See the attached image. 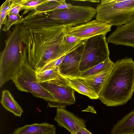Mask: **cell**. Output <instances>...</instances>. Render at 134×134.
I'll return each mask as SVG.
<instances>
[{
	"mask_svg": "<svg viewBox=\"0 0 134 134\" xmlns=\"http://www.w3.org/2000/svg\"><path fill=\"white\" fill-rule=\"evenodd\" d=\"M71 26L29 29L21 26L23 44L26 49L27 60L37 73L43 66L66 54L82 40L68 44L65 37Z\"/></svg>",
	"mask_w": 134,
	"mask_h": 134,
	"instance_id": "obj_1",
	"label": "cell"
},
{
	"mask_svg": "<svg viewBox=\"0 0 134 134\" xmlns=\"http://www.w3.org/2000/svg\"><path fill=\"white\" fill-rule=\"evenodd\" d=\"M134 92V61L125 58L114 63L99 94L98 99L108 106L125 104Z\"/></svg>",
	"mask_w": 134,
	"mask_h": 134,
	"instance_id": "obj_2",
	"label": "cell"
},
{
	"mask_svg": "<svg viewBox=\"0 0 134 134\" xmlns=\"http://www.w3.org/2000/svg\"><path fill=\"white\" fill-rule=\"evenodd\" d=\"M20 24L9 30L5 46L0 55V87H2L17 72L27 60L26 47L23 46Z\"/></svg>",
	"mask_w": 134,
	"mask_h": 134,
	"instance_id": "obj_3",
	"label": "cell"
},
{
	"mask_svg": "<svg viewBox=\"0 0 134 134\" xmlns=\"http://www.w3.org/2000/svg\"><path fill=\"white\" fill-rule=\"evenodd\" d=\"M96 14V9L92 7L72 5L66 9L39 12L36 15L35 21L41 28L62 25L74 26L91 21Z\"/></svg>",
	"mask_w": 134,
	"mask_h": 134,
	"instance_id": "obj_4",
	"label": "cell"
},
{
	"mask_svg": "<svg viewBox=\"0 0 134 134\" xmlns=\"http://www.w3.org/2000/svg\"><path fill=\"white\" fill-rule=\"evenodd\" d=\"M96 10V19L112 26L134 20V0H101Z\"/></svg>",
	"mask_w": 134,
	"mask_h": 134,
	"instance_id": "obj_5",
	"label": "cell"
},
{
	"mask_svg": "<svg viewBox=\"0 0 134 134\" xmlns=\"http://www.w3.org/2000/svg\"><path fill=\"white\" fill-rule=\"evenodd\" d=\"M11 80L18 90L30 92L35 97L42 98L47 101L49 107H54L56 100L38 81L36 71L27 60Z\"/></svg>",
	"mask_w": 134,
	"mask_h": 134,
	"instance_id": "obj_6",
	"label": "cell"
},
{
	"mask_svg": "<svg viewBox=\"0 0 134 134\" xmlns=\"http://www.w3.org/2000/svg\"><path fill=\"white\" fill-rule=\"evenodd\" d=\"M106 35H97L86 40L80 64V72L109 58Z\"/></svg>",
	"mask_w": 134,
	"mask_h": 134,
	"instance_id": "obj_7",
	"label": "cell"
},
{
	"mask_svg": "<svg viewBox=\"0 0 134 134\" xmlns=\"http://www.w3.org/2000/svg\"><path fill=\"white\" fill-rule=\"evenodd\" d=\"M40 83L56 100L54 108H64L75 103V90L62 76L58 79Z\"/></svg>",
	"mask_w": 134,
	"mask_h": 134,
	"instance_id": "obj_8",
	"label": "cell"
},
{
	"mask_svg": "<svg viewBox=\"0 0 134 134\" xmlns=\"http://www.w3.org/2000/svg\"><path fill=\"white\" fill-rule=\"evenodd\" d=\"M109 24L96 19L69 28L68 34L85 40L97 35L106 34L111 30Z\"/></svg>",
	"mask_w": 134,
	"mask_h": 134,
	"instance_id": "obj_9",
	"label": "cell"
},
{
	"mask_svg": "<svg viewBox=\"0 0 134 134\" xmlns=\"http://www.w3.org/2000/svg\"><path fill=\"white\" fill-rule=\"evenodd\" d=\"M106 40L108 43L134 48V20L117 26Z\"/></svg>",
	"mask_w": 134,
	"mask_h": 134,
	"instance_id": "obj_10",
	"label": "cell"
},
{
	"mask_svg": "<svg viewBox=\"0 0 134 134\" xmlns=\"http://www.w3.org/2000/svg\"><path fill=\"white\" fill-rule=\"evenodd\" d=\"M54 120L60 126L67 129L71 134H76L80 127L86 128L85 121L64 108H58Z\"/></svg>",
	"mask_w": 134,
	"mask_h": 134,
	"instance_id": "obj_11",
	"label": "cell"
},
{
	"mask_svg": "<svg viewBox=\"0 0 134 134\" xmlns=\"http://www.w3.org/2000/svg\"><path fill=\"white\" fill-rule=\"evenodd\" d=\"M86 39L80 44L77 52L69 62L65 65L59 68L60 74L72 77L80 76V64Z\"/></svg>",
	"mask_w": 134,
	"mask_h": 134,
	"instance_id": "obj_12",
	"label": "cell"
},
{
	"mask_svg": "<svg viewBox=\"0 0 134 134\" xmlns=\"http://www.w3.org/2000/svg\"><path fill=\"white\" fill-rule=\"evenodd\" d=\"M60 75L74 90L88 97L91 99H98V95L88 85L83 78L80 77H72Z\"/></svg>",
	"mask_w": 134,
	"mask_h": 134,
	"instance_id": "obj_13",
	"label": "cell"
},
{
	"mask_svg": "<svg viewBox=\"0 0 134 134\" xmlns=\"http://www.w3.org/2000/svg\"><path fill=\"white\" fill-rule=\"evenodd\" d=\"M56 128L53 125L46 122L35 123L16 129L12 134H56Z\"/></svg>",
	"mask_w": 134,
	"mask_h": 134,
	"instance_id": "obj_14",
	"label": "cell"
},
{
	"mask_svg": "<svg viewBox=\"0 0 134 134\" xmlns=\"http://www.w3.org/2000/svg\"><path fill=\"white\" fill-rule=\"evenodd\" d=\"M110 134H134V109L118 121Z\"/></svg>",
	"mask_w": 134,
	"mask_h": 134,
	"instance_id": "obj_15",
	"label": "cell"
},
{
	"mask_svg": "<svg viewBox=\"0 0 134 134\" xmlns=\"http://www.w3.org/2000/svg\"><path fill=\"white\" fill-rule=\"evenodd\" d=\"M1 103L6 110L16 116L21 117L23 111L9 91H2Z\"/></svg>",
	"mask_w": 134,
	"mask_h": 134,
	"instance_id": "obj_16",
	"label": "cell"
},
{
	"mask_svg": "<svg viewBox=\"0 0 134 134\" xmlns=\"http://www.w3.org/2000/svg\"><path fill=\"white\" fill-rule=\"evenodd\" d=\"M112 68L92 76L83 78L88 85L93 89L98 96Z\"/></svg>",
	"mask_w": 134,
	"mask_h": 134,
	"instance_id": "obj_17",
	"label": "cell"
},
{
	"mask_svg": "<svg viewBox=\"0 0 134 134\" xmlns=\"http://www.w3.org/2000/svg\"><path fill=\"white\" fill-rule=\"evenodd\" d=\"M114 64V62L109 58L104 62L81 72L80 77L85 78L92 76L104 71L111 69Z\"/></svg>",
	"mask_w": 134,
	"mask_h": 134,
	"instance_id": "obj_18",
	"label": "cell"
},
{
	"mask_svg": "<svg viewBox=\"0 0 134 134\" xmlns=\"http://www.w3.org/2000/svg\"><path fill=\"white\" fill-rule=\"evenodd\" d=\"M61 77L59 67L36 73L37 79L40 83L57 79Z\"/></svg>",
	"mask_w": 134,
	"mask_h": 134,
	"instance_id": "obj_19",
	"label": "cell"
},
{
	"mask_svg": "<svg viewBox=\"0 0 134 134\" xmlns=\"http://www.w3.org/2000/svg\"><path fill=\"white\" fill-rule=\"evenodd\" d=\"M15 0H7L5 1L0 7V28L1 29L3 25H5L7 23L8 16L14 6Z\"/></svg>",
	"mask_w": 134,
	"mask_h": 134,
	"instance_id": "obj_20",
	"label": "cell"
},
{
	"mask_svg": "<svg viewBox=\"0 0 134 134\" xmlns=\"http://www.w3.org/2000/svg\"><path fill=\"white\" fill-rule=\"evenodd\" d=\"M47 2V0H20V3L23 6L21 10H24L23 15L30 11L36 10L38 6Z\"/></svg>",
	"mask_w": 134,
	"mask_h": 134,
	"instance_id": "obj_21",
	"label": "cell"
},
{
	"mask_svg": "<svg viewBox=\"0 0 134 134\" xmlns=\"http://www.w3.org/2000/svg\"><path fill=\"white\" fill-rule=\"evenodd\" d=\"M47 0V2L38 6L35 11L41 12L52 11L60 4L66 2L65 0Z\"/></svg>",
	"mask_w": 134,
	"mask_h": 134,
	"instance_id": "obj_22",
	"label": "cell"
},
{
	"mask_svg": "<svg viewBox=\"0 0 134 134\" xmlns=\"http://www.w3.org/2000/svg\"><path fill=\"white\" fill-rule=\"evenodd\" d=\"M24 20L23 15H15L9 14L8 15L7 23L2 30L4 32L8 31L13 25L21 24Z\"/></svg>",
	"mask_w": 134,
	"mask_h": 134,
	"instance_id": "obj_23",
	"label": "cell"
},
{
	"mask_svg": "<svg viewBox=\"0 0 134 134\" xmlns=\"http://www.w3.org/2000/svg\"><path fill=\"white\" fill-rule=\"evenodd\" d=\"M66 54L59 59L47 64L40 69L37 73L41 72L47 70L54 69L57 67H59Z\"/></svg>",
	"mask_w": 134,
	"mask_h": 134,
	"instance_id": "obj_24",
	"label": "cell"
},
{
	"mask_svg": "<svg viewBox=\"0 0 134 134\" xmlns=\"http://www.w3.org/2000/svg\"><path fill=\"white\" fill-rule=\"evenodd\" d=\"M80 44L72 49L65 55L62 63L59 68L65 65L69 62L70 61L74 56L77 52L79 48Z\"/></svg>",
	"mask_w": 134,
	"mask_h": 134,
	"instance_id": "obj_25",
	"label": "cell"
},
{
	"mask_svg": "<svg viewBox=\"0 0 134 134\" xmlns=\"http://www.w3.org/2000/svg\"><path fill=\"white\" fill-rule=\"evenodd\" d=\"M85 40L76 37L69 34L68 33L66 35L65 37V42L66 43L68 44H72Z\"/></svg>",
	"mask_w": 134,
	"mask_h": 134,
	"instance_id": "obj_26",
	"label": "cell"
},
{
	"mask_svg": "<svg viewBox=\"0 0 134 134\" xmlns=\"http://www.w3.org/2000/svg\"><path fill=\"white\" fill-rule=\"evenodd\" d=\"M22 7L23 6L20 3V0H15V4L9 14L15 15H19V12L22 10Z\"/></svg>",
	"mask_w": 134,
	"mask_h": 134,
	"instance_id": "obj_27",
	"label": "cell"
},
{
	"mask_svg": "<svg viewBox=\"0 0 134 134\" xmlns=\"http://www.w3.org/2000/svg\"><path fill=\"white\" fill-rule=\"evenodd\" d=\"M72 5L71 4L65 2L60 4L59 6L54 8L53 10L66 9L70 8Z\"/></svg>",
	"mask_w": 134,
	"mask_h": 134,
	"instance_id": "obj_28",
	"label": "cell"
},
{
	"mask_svg": "<svg viewBox=\"0 0 134 134\" xmlns=\"http://www.w3.org/2000/svg\"><path fill=\"white\" fill-rule=\"evenodd\" d=\"M76 134H92L86 128L79 127L77 129Z\"/></svg>",
	"mask_w": 134,
	"mask_h": 134,
	"instance_id": "obj_29",
	"label": "cell"
},
{
	"mask_svg": "<svg viewBox=\"0 0 134 134\" xmlns=\"http://www.w3.org/2000/svg\"><path fill=\"white\" fill-rule=\"evenodd\" d=\"M73 1H84V2H89L92 3H99L100 1L98 0H72Z\"/></svg>",
	"mask_w": 134,
	"mask_h": 134,
	"instance_id": "obj_30",
	"label": "cell"
}]
</instances>
